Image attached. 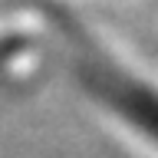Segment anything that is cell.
Returning a JSON list of instances; mask_svg holds the SVG:
<instances>
[{"label":"cell","instance_id":"1","mask_svg":"<svg viewBox=\"0 0 158 158\" xmlns=\"http://www.w3.org/2000/svg\"><path fill=\"white\" fill-rule=\"evenodd\" d=\"M66 33L73 40V46H76V66H79L82 82L102 102H109L122 118H128L132 125H138L145 135H152L158 142V92L142 86L138 79L125 76L109 59H102L76 30H66Z\"/></svg>","mask_w":158,"mask_h":158}]
</instances>
